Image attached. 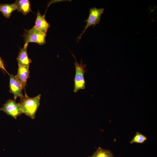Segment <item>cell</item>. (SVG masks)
<instances>
[{
	"mask_svg": "<svg viewBox=\"0 0 157 157\" xmlns=\"http://www.w3.org/2000/svg\"><path fill=\"white\" fill-rule=\"evenodd\" d=\"M40 94L34 97H28L26 92L24 96L20 97L18 103L19 108L22 113L30 117L35 119V114L40 105Z\"/></svg>",
	"mask_w": 157,
	"mask_h": 157,
	"instance_id": "1",
	"label": "cell"
},
{
	"mask_svg": "<svg viewBox=\"0 0 157 157\" xmlns=\"http://www.w3.org/2000/svg\"><path fill=\"white\" fill-rule=\"evenodd\" d=\"M72 54L75 60V62L74 63L75 73L74 79V92L76 93L78 90H84L85 88L86 83L84 76L86 72V70L85 69L86 65L82 63V60L80 63H77L75 56L73 53Z\"/></svg>",
	"mask_w": 157,
	"mask_h": 157,
	"instance_id": "2",
	"label": "cell"
},
{
	"mask_svg": "<svg viewBox=\"0 0 157 157\" xmlns=\"http://www.w3.org/2000/svg\"><path fill=\"white\" fill-rule=\"evenodd\" d=\"M25 43L34 42L43 45L46 43V34L39 30L33 26L29 30H25L23 35Z\"/></svg>",
	"mask_w": 157,
	"mask_h": 157,
	"instance_id": "3",
	"label": "cell"
},
{
	"mask_svg": "<svg viewBox=\"0 0 157 157\" xmlns=\"http://www.w3.org/2000/svg\"><path fill=\"white\" fill-rule=\"evenodd\" d=\"M104 10V8H97L96 7L90 9L88 17V19L85 21L87 23L86 24L82 33L78 37L77 42L81 39L82 35L89 27L93 25L94 27L96 24H99L100 21L101 17Z\"/></svg>",
	"mask_w": 157,
	"mask_h": 157,
	"instance_id": "4",
	"label": "cell"
},
{
	"mask_svg": "<svg viewBox=\"0 0 157 157\" xmlns=\"http://www.w3.org/2000/svg\"><path fill=\"white\" fill-rule=\"evenodd\" d=\"M0 110L3 111L15 119L22 114L19 108L18 103L14 100L11 99L7 101L3 106L0 108Z\"/></svg>",
	"mask_w": 157,
	"mask_h": 157,
	"instance_id": "5",
	"label": "cell"
},
{
	"mask_svg": "<svg viewBox=\"0 0 157 157\" xmlns=\"http://www.w3.org/2000/svg\"><path fill=\"white\" fill-rule=\"evenodd\" d=\"M9 88L10 92L14 95V100L15 101L18 97L23 95L22 91L24 88L22 84L18 81L15 76L9 75Z\"/></svg>",
	"mask_w": 157,
	"mask_h": 157,
	"instance_id": "6",
	"label": "cell"
},
{
	"mask_svg": "<svg viewBox=\"0 0 157 157\" xmlns=\"http://www.w3.org/2000/svg\"><path fill=\"white\" fill-rule=\"evenodd\" d=\"M36 16L35 25L34 26L40 31L46 34L50 26L46 20L45 15H42L38 10Z\"/></svg>",
	"mask_w": 157,
	"mask_h": 157,
	"instance_id": "7",
	"label": "cell"
},
{
	"mask_svg": "<svg viewBox=\"0 0 157 157\" xmlns=\"http://www.w3.org/2000/svg\"><path fill=\"white\" fill-rule=\"evenodd\" d=\"M28 44L25 43L23 47L21 49L17 58L18 65L24 67H29L32 62L28 56L27 47Z\"/></svg>",
	"mask_w": 157,
	"mask_h": 157,
	"instance_id": "8",
	"label": "cell"
},
{
	"mask_svg": "<svg viewBox=\"0 0 157 157\" xmlns=\"http://www.w3.org/2000/svg\"><path fill=\"white\" fill-rule=\"evenodd\" d=\"M29 67H24L18 65L17 73L15 76L22 84L24 88L27 84V81L29 77Z\"/></svg>",
	"mask_w": 157,
	"mask_h": 157,
	"instance_id": "9",
	"label": "cell"
},
{
	"mask_svg": "<svg viewBox=\"0 0 157 157\" xmlns=\"http://www.w3.org/2000/svg\"><path fill=\"white\" fill-rule=\"evenodd\" d=\"M17 10L24 15H27L31 11L30 2L28 0H17L15 1Z\"/></svg>",
	"mask_w": 157,
	"mask_h": 157,
	"instance_id": "10",
	"label": "cell"
},
{
	"mask_svg": "<svg viewBox=\"0 0 157 157\" xmlns=\"http://www.w3.org/2000/svg\"><path fill=\"white\" fill-rule=\"evenodd\" d=\"M16 10L17 7L15 3L11 4H0V11L6 18H9L13 12Z\"/></svg>",
	"mask_w": 157,
	"mask_h": 157,
	"instance_id": "11",
	"label": "cell"
},
{
	"mask_svg": "<svg viewBox=\"0 0 157 157\" xmlns=\"http://www.w3.org/2000/svg\"><path fill=\"white\" fill-rule=\"evenodd\" d=\"M91 157H113L111 151L109 150L99 147L94 152Z\"/></svg>",
	"mask_w": 157,
	"mask_h": 157,
	"instance_id": "12",
	"label": "cell"
},
{
	"mask_svg": "<svg viewBox=\"0 0 157 157\" xmlns=\"http://www.w3.org/2000/svg\"><path fill=\"white\" fill-rule=\"evenodd\" d=\"M147 137L138 132H136L135 136L130 142V144L134 143L142 144L147 140Z\"/></svg>",
	"mask_w": 157,
	"mask_h": 157,
	"instance_id": "13",
	"label": "cell"
},
{
	"mask_svg": "<svg viewBox=\"0 0 157 157\" xmlns=\"http://www.w3.org/2000/svg\"><path fill=\"white\" fill-rule=\"evenodd\" d=\"M0 69H1L2 71L4 73L5 72H6L9 75L10 74L8 73L6 69L4 67V64L0 56Z\"/></svg>",
	"mask_w": 157,
	"mask_h": 157,
	"instance_id": "14",
	"label": "cell"
},
{
	"mask_svg": "<svg viewBox=\"0 0 157 157\" xmlns=\"http://www.w3.org/2000/svg\"><path fill=\"white\" fill-rule=\"evenodd\" d=\"M88 157H91V156H89Z\"/></svg>",
	"mask_w": 157,
	"mask_h": 157,
	"instance_id": "15",
	"label": "cell"
},
{
	"mask_svg": "<svg viewBox=\"0 0 157 157\" xmlns=\"http://www.w3.org/2000/svg\"><path fill=\"white\" fill-rule=\"evenodd\" d=\"M113 157H114V156H113Z\"/></svg>",
	"mask_w": 157,
	"mask_h": 157,
	"instance_id": "16",
	"label": "cell"
}]
</instances>
